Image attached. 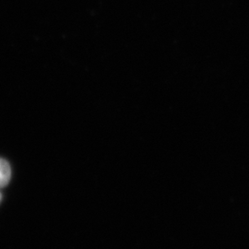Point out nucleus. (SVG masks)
Masks as SVG:
<instances>
[{"mask_svg": "<svg viewBox=\"0 0 249 249\" xmlns=\"http://www.w3.org/2000/svg\"><path fill=\"white\" fill-rule=\"evenodd\" d=\"M1 198H2V196H1V194H0V201H1Z\"/></svg>", "mask_w": 249, "mask_h": 249, "instance_id": "nucleus-2", "label": "nucleus"}, {"mask_svg": "<svg viewBox=\"0 0 249 249\" xmlns=\"http://www.w3.org/2000/svg\"><path fill=\"white\" fill-rule=\"evenodd\" d=\"M11 177V170L7 160L0 159V187H5L9 184Z\"/></svg>", "mask_w": 249, "mask_h": 249, "instance_id": "nucleus-1", "label": "nucleus"}]
</instances>
